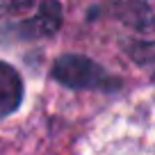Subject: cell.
I'll return each instance as SVG.
<instances>
[{"label":"cell","instance_id":"6da1fadb","mask_svg":"<svg viewBox=\"0 0 155 155\" xmlns=\"http://www.w3.org/2000/svg\"><path fill=\"white\" fill-rule=\"evenodd\" d=\"M53 78L71 89H103V91H110V89L119 87V80L114 75H110L101 64H96L94 59L78 53L62 55L53 66Z\"/></svg>","mask_w":155,"mask_h":155},{"label":"cell","instance_id":"7a4b0ae2","mask_svg":"<svg viewBox=\"0 0 155 155\" xmlns=\"http://www.w3.org/2000/svg\"><path fill=\"white\" fill-rule=\"evenodd\" d=\"M23 101V80L18 71L0 62V119L14 114Z\"/></svg>","mask_w":155,"mask_h":155},{"label":"cell","instance_id":"3957f363","mask_svg":"<svg viewBox=\"0 0 155 155\" xmlns=\"http://www.w3.org/2000/svg\"><path fill=\"white\" fill-rule=\"evenodd\" d=\"M37 2H46V0H0V16L25 12L30 7H34Z\"/></svg>","mask_w":155,"mask_h":155}]
</instances>
